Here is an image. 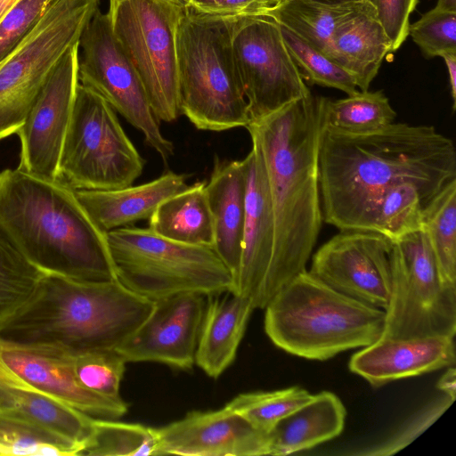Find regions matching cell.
<instances>
[{
	"instance_id": "1",
	"label": "cell",
	"mask_w": 456,
	"mask_h": 456,
	"mask_svg": "<svg viewBox=\"0 0 456 456\" xmlns=\"http://www.w3.org/2000/svg\"><path fill=\"white\" fill-rule=\"evenodd\" d=\"M323 221L340 231L368 230L382 193L417 185L428 204L456 179L453 141L433 126L395 123L364 133L324 126L318 149Z\"/></svg>"
},
{
	"instance_id": "2",
	"label": "cell",
	"mask_w": 456,
	"mask_h": 456,
	"mask_svg": "<svg viewBox=\"0 0 456 456\" xmlns=\"http://www.w3.org/2000/svg\"><path fill=\"white\" fill-rule=\"evenodd\" d=\"M325 98L311 93L246 127L263 156L273 215L268 303L306 270L322 228L318 149Z\"/></svg>"
},
{
	"instance_id": "3",
	"label": "cell",
	"mask_w": 456,
	"mask_h": 456,
	"mask_svg": "<svg viewBox=\"0 0 456 456\" xmlns=\"http://www.w3.org/2000/svg\"><path fill=\"white\" fill-rule=\"evenodd\" d=\"M0 175V230L34 265L79 281L117 279L107 232L74 189L18 167Z\"/></svg>"
},
{
	"instance_id": "4",
	"label": "cell",
	"mask_w": 456,
	"mask_h": 456,
	"mask_svg": "<svg viewBox=\"0 0 456 456\" xmlns=\"http://www.w3.org/2000/svg\"><path fill=\"white\" fill-rule=\"evenodd\" d=\"M154 305L118 279L88 281L45 273L33 298L0 330V338L71 354L116 350Z\"/></svg>"
},
{
	"instance_id": "5",
	"label": "cell",
	"mask_w": 456,
	"mask_h": 456,
	"mask_svg": "<svg viewBox=\"0 0 456 456\" xmlns=\"http://www.w3.org/2000/svg\"><path fill=\"white\" fill-rule=\"evenodd\" d=\"M265 331L283 351L324 361L379 339L385 310L344 295L304 271L265 307Z\"/></svg>"
},
{
	"instance_id": "6",
	"label": "cell",
	"mask_w": 456,
	"mask_h": 456,
	"mask_svg": "<svg viewBox=\"0 0 456 456\" xmlns=\"http://www.w3.org/2000/svg\"><path fill=\"white\" fill-rule=\"evenodd\" d=\"M232 19L181 14L176 28L179 108L200 130L250 123L231 45Z\"/></svg>"
},
{
	"instance_id": "7",
	"label": "cell",
	"mask_w": 456,
	"mask_h": 456,
	"mask_svg": "<svg viewBox=\"0 0 456 456\" xmlns=\"http://www.w3.org/2000/svg\"><path fill=\"white\" fill-rule=\"evenodd\" d=\"M107 240L117 279L144 297L232 290L233 276L214 247L176 242L132 225L107 232Z\"/></svg>"
},
{
	"instance_id": "8",
	"label": "cell",
	"mask_w": 456,
	"mask_h": 456,
	"mask_svg": "<svg viewBox=\"0 0 456 456\" xmlns=\"http://www.w3.org/2000/svg\"><path fill=\"white\" fill-rule=\"evenodd\" d=\"M100 0H50L27 36L0 61V141L17 134L46 81L79 39Z\"/></svg>"
},
{
	"instance_id": "9",
	"label": "cell",
	"mask_w": 456,
	"mask_h": 456,
	"mask_svg": "<svg viewBox=\"0 0 456 456\" xmlns=\"http://www.w3.org/2000/svg\"><path fill=\"white\" fill-rule=\"evenodd\" d=\"M145 160L111 106L78 83L64 139L58 179L74 190H113L141 176Z\"/></svg>"
},
{
	"instance_id": "10",
	"label": "cell",
	"mask_w": 456,
	"mask_h": 456,
	"mask_svg": "<svg viewBox=\"0 0 456 456\" xmlns=\"http://www.w3.org/2000/svg\"><path fill=\"white\" fill-rule=\"evenodd\" d=\"M392 288L381 338H454L456 286L445 283L423 230L392 241Z\"/></svg>"
},
{
	"instance_id": "11",
	"label": "cell",
	"mask_w": 456,
	"mask_h": 456,
	"mask_svg": "<svg viewBox=\"0 0 456 456\" xmlns=\"http://www.w3.org/2000/svg\"><path fill=\"white\" fill-rule=\"evenodd\" d=\"M183 10L162 0H109L112 31L133 64L160 122L179 108L176 28Z\"/></svg>"
},
{
	"instance_id": "12",
	"label": "cell",
	"mask_w": 456,
	"mask_h": 456,
	"mask_svg": "<svg viewBox=\"0 0 456 456\" xmlns=\"http://www.w3.org/2000/svg\"><path fill=\"white\" fill-rule=\"evenodd\" d=\"M78 81L139 130L164 162L174 155L173 142L163 135L144 87L115 37L107 12L100 9L79 39Z\"/></svg>"
},
{
	"instance_id": "13",
	"label": "cell",
	"mask_w": 456,
	"mask_h": 456,
	"mask_svg": "<svg viewBox=\"0 0 456 456\" xmlns=\"http://www.w3.org/2000/svg\"><path fill=\"white\" fill-rule=\"evenodd\" d=\"M231 45L251 121L311 94L271 15L232 19Z\"/></svg>"
},
{
	"instance_id": "14",
	"label": "cell",
	"mask_w": 456,
	"mask_h": 456,
	"mask_svg": "<svg viewBox=\"0 0 456 456\" xmlns=\"http://www.w3.org/2000/svg\"><path fill=\"white\" fill-rule=\"evenodd\" d=\"M392 241L368 230L340 231L312 256L309 273L335 290L383 310L392 288Z\"/></svg>"
},
{
	"instance_id": "15",
	"label": "cell",
	"mask_w": 456,
	"mask_h": 456,
	"mask_svg": "<svg viewBox=\"0 0 456 456\" xmlns=\"http://www.w3.org/2000/svg\"><path fill=\"white\" fill-rule=\"evenodd\" d=\"M79 42L61 60L17 132L20 141L18 168L56 180L78 86Z\"/></svg>"
},
{
	"instance_id": "16",
	"label": "cell",
	"mask_w": 456,
	"mask_h": 456,
	"mask_svg": "<svg viewBox=\"0 0 456 456\" xmlns=\"http://www.w3.org/2000/svg\"><path fill=\"white\" fill-rule=\"evenodd\" d=\"M205 297L181 293L155 301L148 318L116 351L126 362H154L191 369L195 364Z\"/></svg>"
},
{
	"instance_id": "17",
	"label": "cell",
	"mask_w": 456,
	"mask_h": 456,
	"mask_svg": "<svg viewBox=\"0 0 456 456\" xmlns=\"http://www.w3.org/2000/svg\"><path fill=\"white\" fill-rule=\"evenodd\" d=\"M242 159L246 175L241 255L232 292L265 309L274 247V222L263 156L257 142Z\"/></svg>"
},
{
	"instance_id": "18",
	"label": "cell",
	"mask_w": 456,
	"mask_h": 456,
	"mask_svg": "<svg viewBox=\"0 0 456 456\" xmlns=\"http://www.w3.org/2000/svg\"><path fill=\"white\" fill-rule=\"evenodd\" d=\"M157 455H269V436L227 405L216 411L189 412L157 428Z\"/></svg>"
},
{
	"instance_id": "19",
	"label": "cell",
	"mask_w": 456,
	"mask_h": 456,
	"mask_svg": "<svg viewBox=\"0 0 456 456\" xmlns=\"http://www.w3.org/2000/svg\"><path fill=\"white\" fill-rule=\"evenodd\" d=\"M0 360L47 395L92 419H116L127 411L128 404L122 398L104 397L84 387L66 351L0 338Z\"/></svg>"
},
{
	"instance_id": "20",
	"label": "cell",
	"mask_w": 456,
	"mask_h": 456,
	"mask_svg": "<svg viewBox=\"0 0 456 456\" xmlns=\"http://www.w3.org/2000/svg\"><path fill=\"white\" fill-rule=\"evenodd\" d=\"M454 338H380L353 354L348 367L373 387L453 366Z\"/></svg>"
},
{
	"instance_id": "21",
	"label": "cell",
	"mask_w": 456,
	"mask_h": 456,
	"mask_svg": "<svg viewBox=\"0 0 456 456\" xmlns=\"http://www.w3.org/2000/svg\"><path fill=\"white\" fill-rule=\"evenodd\" d=\"M188 175L167 171L136 186L113 190H75L79 202L105 232L149 220L169 197L185 190Z\"/></svg>"
},
{
	"instance_id": "22",
	"label": "cell",
	"mask_w": 456,
	"mask_h": 456,
	"mask_svg": "<svg viewBox=\"0 0 456 456\" xmlns=\"http://www.w3.org/2000/svg\"><path fill=\"white\" fill-rule=\"evenodd\" d=\"M205 189L214 220V248L231 271L234 284L240 261L245 216L246 175L242 160L221 159L216 156Z\"/></svg>"
},
{
	"instance_id": "23",
	"label": "cell",
	"mask_w": 456,
	"mask_h": 456,
	"mask_svg": "<svg viewBox=\"0 0 456 456\" xmlns=\"http://www.w3.org/2000/svg\"><path fill=\"white\" fill-rule=\"evenodd\" d=\"M207 297L195 364L216 379L233 362L254 307L231 290Z\"/></svg>"
},
{
	"instance_id": "24",
	"label": "cell",
	"mask_w": 456,
	"mask_h": 456,
	"mask_svg": "<svg viewBox=\"0 0 456 456\" xmlns=\"http://www.w3.org/2000/svg\"><path fill=\"white\" fill-rule=\"evenodd\" d=\"M391 43L369 2L333 35L325 55L353 76L357 87L368 91Z\"/></svg>"
},
{
	"instance_id": "25",
	"label": "cell",
	"mask_w": 456,
	"mask_h": 456,
	"mask_svg": "<svg viewBox=\"0 0 456 456\" xmlns=\"http://www.w3.org/2000/svg\"><path fill=\"white\" fill-rule=\"evenodd\" d=\"M0 408L33 420L80 444L92 430L93 419L47 395L0 360Z\"/></svg>"
},
{
	"instance_id": "26",
	"label": "cell",
	"mask_w": 456,
	"mask_h": 456,
	"mask_svg": "<svg viewBox=\"0 0 456 456\" xmlns=\"http://www.w3.org/2000/svg\"><path fill=\"white\" fill-rule=\"evenodd\" d=\"M346 410L330 391L313 395L306 403L281 419L269 432V455H288L311 449L338 436Z\"/></svg>"
},
{
	"instance_id": "27",
	"label": "cell",
	"mask_w": 456,
	"mask_h": 456,
	"mask_svg": "<svg viewBox=\"0 0 456 456\" xmlns=\"http://www.w3.org/2000/svg\"><path fill=\"white\" fill-rule=\"evenodd\" d=\"M205 185V181L197 182L165 200L148 220V228L176 242L214 247V220Z\"/></svg>"
},
{
	"instance_id": "28",
	"label": "cell",
	"mask_w": 456,
	"mask_h": 456,
	"mask_svg": "<svg viewBox=\"0 0 456 456\" xmlns=\"http://www.w3.org/2000/svg\"><path fill=\"white\" fill-rule=\"evenodd\" d=\"M370 0L328 3L319 0H282L267 14L282 27L325 54L338 28Z\"/></svg>"
},
{
	"instance_id": "29",
	"label": "cell",
	"mask_w": 456,
	"mask_h": 456,
	"mask_svg": "<svg viewBox=\"0 0 456 456\" xmlns=\"http://www.w3.org/2000/svg\"><path fill=\"white\" fill-rule=\"evenodd\" d=\"M82 446L11 411L0 408V455H80Z\"/></svg>"
},
{
	"instance_id": "30",
	"label": "cell",
	"mask_w": 456,
	"mask_h": 456,
	"mask_svg": "<svg viewBox=\"0 0 456 456\" xmlns=\"http://www.w3.org/2000/svg\"><path fill=\"white\" fill-rule=\"evenodd\" d=\"M422 230L443 281L456 286V179L425 207Z\"/></svg>"
},
{
	"instance_id": "31",
	"label": "cell",
	"mask_w": 456,
	"mask_h": 456,
	"mask_svg": "<svg viewBox=\"0 0 456 456\" xmlns=\"http://www.w3.org/2000/svg\"><path fill=\"white\" fill-rule=\"evenodd\" d=\"M44 275L0 230V330L29 303Z\"/></svg>"
},
{
	"instance_id": "32",
	"label": "cell",
	"mask_w": 456,
	"mask_h": 456,
	"mask_svg": "<svg viewBox=\"0 0 456 456\" xmlns=\"http://www.w3.org/2000/svg\"><path fill=\"white\" fill-rule=\"evenodd\" d=\"M428 202L412 183L402 182L387 188L378 200L370 231L377 232L391 241L422 230L423 212Z\"/></svg>"
},
{
	"instance_id": "33",
	"label": "cell",
	"mask_w": 456,
	"mask_h": 456,
	"mask_svg": "<svg viewBox=\"0 0 456 456\" xmlns=\"http://www.w3.org/2000/svg\"><path fill=\"white\" fill-rule=\"evenodd\" d=\"M396 112L383 91H358L346 98H325L324 126L349 133H364L392 124Z\"/></svg>"
},
{
	"instance_id": "34",
	"label": "cell",
	"mask_w": 456,
	"mask_h": 456,
	"mask_svg": "<svg viewBox=\"0 0 456 456\" xmlns=\"http://www.w3.org/2000/svg\"><path fill=\"white\" fill-rule=\"evenodd\" d=\"M157 428L114 419H93L92 430L80 455H157Z\"/></svg>"
},
{
	"instance_id": "35",
	"label": "cell",
	"mask_w": 456,
	"mask_h": 456,
	"mask_svg": "<svg viewBox=\"0 0 456 456\" xmlns=\"http://www.w3.org/2000/svg\"><path fill=\"white\" fill-rule=\"evenodd\" d=\"M313 395L300 387L238 395L226 405L256 428L269 432L281 419L311 400Z\"/></svg>"
},
{
	"instance_id": "36",
	"label": "cell",
	"mask_w": 456,
	"mask_h": 456,
	"mask_svg": "<svg viewBox=\"0 0 456 456\" xmlns=\"http://www.w3.org/2000/svg\"><path fill=\"white\" fill-rule=\"evenodd\" d=\"M280 28L285 45L297 68L303 71L304 77L313 84L335 88L347 95L358 92L352 75L289 29L281 25Z\"/></svg>"
},
{
	"instance_id": "37",
	"label": "cell",
	"mask_w": 456,
	"mask_h": 456,
	"mask_svg": "<svg viewBox=\"0 0 456 456\" xmlns=\"http://www.w3.org/2000/svg\"><path fill=\"white\" fill-rule=\"evenodd\" d=\"M69 354L75 375L84 387L104 397L121 398L126 362L116 350Z\"/></svg>"
},
{
	"instance_id": "38",
	"label": "cell",
	"mask_w": 456,
	"mask_h": 456,
	"mask_svg": "<svg viewBox=\"0 0 456 456\" xmlns=\"http://www.w3.org/2000/svg\"><path fill=\"white\" fill-rule=\"evenodd\" d=\"M409 35L426 58L456 53V12L435 6L410 24Z\"/></svg>"
},
{
	"instance_id": "39",
	"label": "cell",
	"mask_w": 456,
	"mask_h": 456,
	"mask_svg": "<svg viewBox=\"0 0 456 456\" xmlns=\"http://www.w3.org/2000/svg\"><path fill=\"white\" fill-rule=\"evenodd\" d=\"M50 0H19L0 20V61L27 36Z\"/></svg>"
},
{
	"instance_id": "40",
	"label": "cell",
	"mask_w": 456,
	"mask_h": 456,
	"mask_svg": "<svg viewBox=\"0 0 456 456\" xmlns=\"http://www.w3.org/2000/svg\"><path fill=\"white\" fill-rule=\"evenodd\" d=\"M282 0H187L184 12L202 18L236 19L267 14Z\"/></svg>"
},
{
	"instance_id": "41",
	"label": "cell",
	"mask_w": 456,
	"mask_h": 456,
	"mask_svg": "<svg viewBox=\"0 0 456 456\" xmlns=\"http://www.w3.org/2000/svg\"><path fill=\"white\" fill-rule=\"evenodd\" d=\"M453 403L452 399L445 395L443 400H439L421 411L412 420L400 429L398 433L391 436L386 443L371 448V450L358 452L355 454L368 456H388L395 454L411 444L416 437L423 433L431 426Z\"/></svg>"
},
{
	"instance_id": "42",
	"label": "cell",
	"mask_w": 456,
	"mask_h": 456,
	"mask_svg": "<svg viewBox=\"0 0 456 456\" xmlns=\"http://www.w3.org/2000/svg\"><path fill=\"white\" fill-rule=\"evenodd\" d=\"M377 18L387 34L392 52L398 50L409 36L410 15L419 0H370Z\"/></svg>"
},
{
	"instance_id": "43",
	"label": "cell",
	"mask_w": 456,
	"mask_h": 456,
	"mask_svg": "<svg viewBox=\"0 0 456 456\" xmlns=\"http://www.w3.org/2000/svg\"><path fill=\"white\" fill-rule=\"evenodd\" d=\"M437 388L444 392L452 401L456 397V370L453 366L448 367L447 370L439 379Z\"/></svg>"
},
{
	"instance_id": "44",
	"label": "cell",
	"mask_w": 456,
	"mask_h": 456,
	"mask_svg": "<svg viewBox=\"0 0 456 456\" xmlns=\"http://www.w3.org/2000/svg\"><path fill=\"white\" fill-rule=\"evenodd\" d=\"M446 65L449 76V86L452 99V110L456 108V53H447L441 56Z\"/></svg>"
},
{
	"instance_id": "45",
	"label": "cell",
	"mask_w": 456,
	"mask_h": 456,
	"mask_svg": "<svg viewBox=\"0 0 456 456\" xmlns=\"http://www.w3.org/2000/svg\"><path fill=\"white\" fill-rule=\"evenodd\" d=\"M436 8L456 12V0H437Z\"/></svg>"
},
{
	"instance_id": "46",
	"label": "cell",
	"mask_w": 456,
	"mask_h": 456,
	"mask_svg": "<svg viewBox=\"0 0 456 456\" xmlns=\"http://www.w3.org/2000/svg\"><path fill=\"white\" fill-rule=\"evenodd\" d=\"M19 0H0V20Z\"/></svg>"
},
{
	"instance_id": "47",
	"label": "cell",
	"mask_w": 456,
	"mask_h": 456,
	"mask_svg": "<svg viewBox=\"0 0 456 456\" xmlns=\"http://www.w3.org/2000/svg\"><path fill=\"white\" fill-rule=\"evenodd\" d=\"M162 1H165V2L170 3L174 5H176V6L180 7L181 9H183V11L185 10L186 5H187V0H162Z\"/></svg>"
},
{
	"instance_id": "48",
	"label": "cell",
	"mask_w": 456,
	"mask_h": 456,
	"mask_svg": "<svg viewBox=\"0 0 456 456\" xmlns=\"http://www.w3.org/2000/svg\"><path fill=\"white\" fill-rule=\"evenodd\" d=\"M319 1H323V2H328V3H348V2H356V1H363V0H319Z\"/></svg>"
},
{
	"instance_id": "49",
	"label": "cell",
	"mask_w": 456,
	"mask_h": 456,
	"mask_svg": "<svg viewBox=\"0 0 456 456\" xmlns=\"http://www.w3.org/2000/svg\"><path fill=\"white\" fill-rule=\"evenodd\" d=\"M0 180H1V175H0Z\"/></svg>"
}]
</instances>
